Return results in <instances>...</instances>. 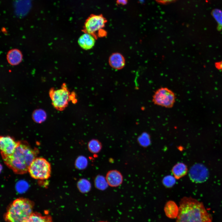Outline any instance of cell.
<instances>
[{"label":"cell","mask_w":222,"mask_h":222,"mask_svg":"<svg viewBox=\"0 0 222 222\" xmlns=\"http://www.w3.org/2000/svg\"><path fill=\"white\" fill-rule=\"evenodd\" d=\"M38 152L37 149L32 148L26 142L20 141L12 154L2 157L5 164L14 173L22 175L28 171L29 167Z\"/></svg>","instance_id":"6da1fadb"},{"label":"cell","mask_w":222,"mask_h":222,"mask_svg":"<svg viewBox=\"0 0 222 222\" xmlns=\"http://www.w3.org/2000/svg\"><path fill=\"white\" fill-rule=\"evenodd\" d=\"M212 222L211 215L202 203L190 197L181 199L175 222Z\"/></svg>","instance_id":"7a4b0ae2"},{"label":"cell","mask_w":222,"mask_h":222,"mask_svg":"<svg viewBox=\"0 0 222 222\" xmlns=\"http://www.w3.org/2000/svg\"><path fill=\"white\" fill-rule=\"evenodd\" d=\"M34 203L29 199L19 198L10 204L5 215L7 222H26L33 212Z\"/></svg>","instance_id":"3957f363"},{"label":"cell","mask_w":222,"mask_h":222,"mask_svg":"<svg viewBox=\"0 0 222 222\" xmlns=\"http://www.w3.org/2000/svg\"><path fill=\"white\" fill-rule=\"evenodd\" d=\"M30 176L36 179H47L51 176L50 163L45 158L36 157L29 167L28 171Z\"/></svg>","instance_id":"277c9868"},{"label":"cell","mask_w":222,"mask_h":222,"mask_svg":"<svg viewBox=\"0 0 222 222\" xmlns=\"http://www.w3.org/2000/svg\"><path fill=\"white\" fill-rule=\"evenodd\" d=\"M107 22L106 18L101 14H91L86 19L82 31L91 35L97 39L98 32L104 29Z\"/></svg>","instance_id":"5b68a950"},{"label":"cell","mask_w":222,"mask_h":222,"mask_svg":"<svg viewBox=\"0 0 222 222\" xmlns=\"http://www.w3.org/2000/svg\"><path fill=\"white\" fill-rule=\"evenodd\" d=\"M70 93L65 84L61 88L52 89L49 92V96L52 104L57 110L62 111L68 106L70 101Z\"/></svg>","instance_id":"8992f818"},{"label":"cell","mask_w":222,"mask_h":222,"mask_svg":"<svg viewBox=\"0 0 222 222\" xmlns=\"http://www.w3.org/2000/svg\"><path fill=\"white\" fill-rule=\"evenodd\" d=\"M175 99V94L172 90L166 87H162L155 92L152 101L156 105L170 108L174 106Z\"/></svg>","instance_id":"52a82bcc"},{"label":"cell","mask_w":222,"mask_h":222,"mask_svg":"<svg viewBox=\"0 0 222 222\" xmlns=\"http://www.w3.org/2000/svg\"><path fill=\"white\" fill-rule=\"evenodd\" d=\"M19 141H16L9 136H1L0 149L2 157L12 154L18 145Z\"/></svg>","instance_id":"ba28073f"},{"label":"cell","mask_w":222,"mask_h":222,"mask_svg":"<svg viewBox=\"0 0 222 222\" xmlns=\"http://www.w3.org/2000/svg\"><path fill=\"white\" fill-rule=\"evenodd\" d=\"M191 180L196 182H202L206 179L208 176L207 169L203 166L196 165L193 166L189 172Z\"/></svg>","instance_id":"9c48e42d"},{"label":"cell","mask_w":222,"mask_h":222,"mask_svg":"<svg viewBox=\"0 0 222 222\" xmlns=\"http://www.w3.org/2000/svg\"><path fill=\"white\" fill-rule=\"evenodd\" d=\"M105 178L109 186L112 187H117L123 182V177L121 173L116 170L109 171L106 173Z\"/></svg>","instance_id":"30bf717a"},{"label":"cell","mask_w":222,"mask_h":222,"mask_svg":"<svg viewBox=\"0 0 222 222\" xmlns=\"http://www.w3.org/2000/svg\"><path fill=\"white\" fill-rule=\"evenodd\" d=\"M108 61L110 66L117 70L123 68L125 64L124 56L121 53L117 52L113 53L110 55Z\"/></svg>","instance_id":"8fae6325"},{"label":"cell","mask_w":222,"mask_h":222,"mask_svg":"<svg viewBox=\"0 0 222 222\" xmlns=\"http://www.w3.org/2000/svg\"><path fill=\"white\" fill-rule=\"evenodd\" d=\"M96 39L91 35L84 33L79 38L78 43L79 46L83 49L88 50L94 47Z\"/></svg>","instance_id":"7c38bea8"},{"label":"cell","mask_w":222,"mask_h":222,"mask_svg":"<svg viewBox=\"0 0 222 222\" xmlns=\"http://www.w3.org/2000/svg\"><path fill=\"white\" fill-rule=\"evenodd\" d=\"M164 209L165 214L168 217L171 219L177 217L179 208L175 202L172 200L168 201L165 205Z\"/></svg>","instance_id":"4fadbf2b"},{"label":"cell","mask_w":222,"mask_h":222,"mask_svg":"<svg viewBox=\"0 0 222 222\" xmlns=\"http://www.w3.org/2000/svg\"><path fill=\"white\" fill-rule=\"evenodd\" d=\"M8 62L12 65L19 64L22 60V55L21 51L17 49H13L10 51L7 55Z\"/></svg>","instance_id":"5bb4252c"},{"label":"cell","mask_w":222,"mask_h":222,"mask_svg":"<svg viewBox=\"0 0 222 222\" xmlns=\"http://www.w3.org/2000/svg\"><path fill=\"white\" fill-rule=\"evenodd\" d=\"M173 175L176 179H179L187 173V166L183 163L178 162L175 165L172 169Z\"/></svg>","instance_id":"9a60e30c"},{"label":"cell","mask_w":222,"mask_h":222,"mask_svg":"<svg viewBox=\"0 0 222 222\" xmlns=\"http://www.w3.org/2000/svg\"><path fill=\"white\" fill-rule=\"evenodd\" d=\"M26 222H53L49 215L43 216L38 212H32Z\"/></svg>","instance_id":"2e32d148"},{"label":"cell","mask_w":222,"mask_h":222,"mask_svg":"<svg viewBox=\"0 0 222 222\" xmlns=\"http://www.w3.org/2000/svg\"><path fill=\"white\" fill-rule=\"evenodd\" d=\"M76 187L79 191L82 193L88 192L92 187L90 182L85 178L80 179L77 183Z\"/></svg>","instance_id":"e0dca14e"},{"label":"cell","mask_w":222,"mask_h":222,"mask_svg":"<svg viewBox=\"0 0 222 222\" xmlns=\"http://www.w3.org/2000/svg\"><path fill=\"white\" fill-rule=\"evenodd\" d=\"M87 147L90 152L92 154H96L101 151L102 145L101 143L97 139H92L88 142Z\"/></svg>","instance_id":"ac0fdd59"},{"label":"cell","mask_w":222,"mask_h":222,"mask_svg":"<svg viewBox=\"0 0 222 222\" xmlns=\"http://www.w3.org/2000/svg\"><path fill=\"white\" fill-rule=\"evenodd\" d=\"M94 182L95 187L100 190H105L109 185L105 177L101 175H97L95 177Z\"/></svg>","instance_id":"d6986e66"},{"label":"cell","mask_w":222,"mask_h":222,"mask_svg":"<svg viewBox=\"0 0 222 222\" xmlns=\"http://www.w3.org/2000/svg\"><path fill=\"white\" fill-rule=\"evenodd\" d=\"M88 164L87 158L84 156L80 155L76 158L74 165L76 169L81 170L85 169L87 167Z\"/></svg>","instance_id":"ffe728a7"},{"label":"cell","mask_w":222,"mask_h":222,"mask_svg":"<svg viewBox=\"0 0 222 222\" xmlns=\"http://www.w3.org/2000/svg\"><path fill=\"white\" fill-rule=\"evenodd\" d=\"M32 117L35 121L37 123H41L45 120L46 116V113L43 111L38 109L34 112Z\"/></svg>","instance_id":"44dd1931"},{"label":"cell","mask_w":222,"mask_h":222,"mask_svg":"<svg viewBox=\"0 0 222 222\" xmlns=\"http://www.w3.org/2000/svg\"><path fill=\"white\" fill-rule=\"evenodd\" d=\"M212 15L217 23L218 30L222 28V11L218 9H215L212 12Z\"/></svg>","instance_id":"7402d4cb"},{"label":"cell","mask_w":222,"mask_h":222,"mask_svg":"<svg viewBox=\"0 0 222 222\" xmlns=\"http://www.w3.org/2000/svg\"><path fill=\"white\" fill-rule=\"evenodd\" d=\"M175 178L174 176L168 175L165 176L162 179V183L166 187L170 188L172 187L176 182Z\"/></svg>","instance_id":"603a6c76"},{"label":"cell","mask_w":222,"mask_h":222,"mask_svg":"<svg viewBox=\"0 0 222 222\" xmlns=\"http://www.w3.org/2000/svg\"><path fill=\"white\" fill-rule=\"evenodd\" d=\"M107 35V32L104 29L100 30L97 33V36L98 38L105 37Z\"/></svg>","instance_id":"cb8c5ba5"},{"label":"cell","mask_w":222,"mask_h":222,"mask_svg":"<svg viewBox=\"0 0 222 222\" xmlns=\"http://www.w3.org/2000/svg\"><path fill=\"white\" fill-rule=\"evenodd\" d=\"M157 2L161 4H166L172 2L177 0H155Z\"/></svg>","instance_id":"d4e9b609"},{"label":"cell","mask_w":222,"mask_h":222,"mask_svg":"<svg viewBox=\"0 0 222 222\" xmlns=\"http://www.w3.org/2000/svg\"><path fill=\"white\" fill-rule=\"evenodd\" d=\"M128 0H116V3L119 5H125L127 3Z\"/></svg>","instance_id":"484cf974"},{"label":"cell","mask_w":222,"mask_h":222,"mask_svg":"<svg viewBox=\"0 0 222 222\" xmlns=\"http://www.w3.org/2000/svg\"><path fill=\"white\" fill-rule=\"evenodd\" d=\"M215 65L216 68L222 71V60L215 63Z\"/></svg>","instance_id":"4316f807"},{"label":"cell","mask_w":222,"mask_h":222,"mask_svg":"<svg viewBox=\"0 0 222 222\" xmlns=\"http://www.w3.org/2000/svg\"><path fill=\"white\" fill-rule=\"evenodd\" d=\"M106 222V221H100V222Z\"/></svg>","instance_id":"83f0119b"}]
</instances>
